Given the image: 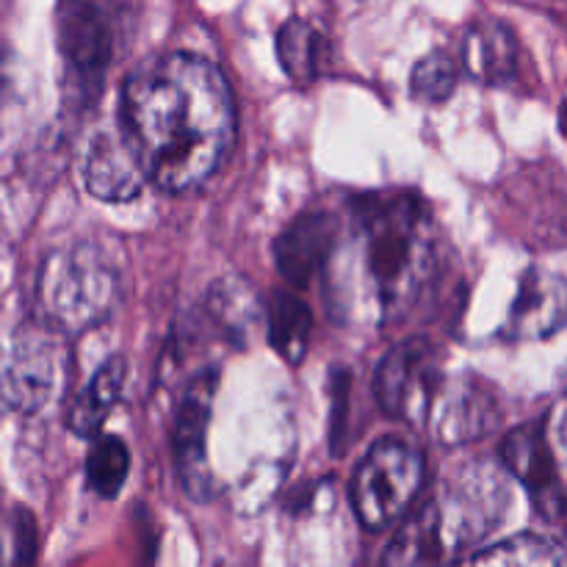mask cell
Instances as JSON below:
<instances>
[{"label":"cell","mask_w":567,"mask_h":567,"mask_svg":"<svg viewBox=\"0 0 567 567\" xmlns=\"http://www.w3.org/2000/svg\"><path fill=\"white\" fill-rule=\"evenodd\" d=\"M120 291V271L100 244L55 249L37 277L39 321L59 336H81L114 313Z\"/></svg>","instance_id":"obj_3"},{"label":"cell","mask_w":567,"mask_h":567,"mask_svg":"<svg viewBox=\"0 0 567 567\" xmlns=\"http://www.w3.org/2000/svg\"><path fill=\"white\" fill-rule=\"evenodd\" d=\"M127 471H131V454L125 443L114 435H94L86 457V485L100 498H116L125 487Z\"/></svg>","instance_id":"obj_20"},{"label":"cell","mask_w":567,"mask_h":567,"mask_svg":"<svg viewBox=\"0 0 567 567\" xmlns=\"http://www.w3.org/2000/svg\"><path fill=\"white\" fill-rule=\"evenodd\" d=\"M266 332L269 343L286 363L297 365L308 358L310 332H313V313L308 305L291 291H275L266 305Z\"/></svg>","instance_id":"obj_18"},{"label":"cell","mask_w":567,"mask_h":567,"mask_svg":"<svg viewBox=\"0 0 567 567\" xmlns=\"http://www.w3.org/2000/svg\"><path fill=\"white\" fill-rule=\"evenodd\" d=\"M127 380V363L125 358H109L97 369V374L92 377L83 393L78 396V402L70 410V430L78 437H94L103 424L109 421L111 410L120 404L122 391H125Z\"/></svg>","instance_id":"obj_16"},{"label":"cell","mask_w":567,"mask_h":567,"mask_svg":"<svg viewBox=\"0 0 567 567\" xmlns=\"http://www.w3.org/2000/svg\"><path fill=\"white\" fill-rule=\"evenodd\" d=\"M460 66L446 50H435V53H426L419 64L413 66V75H410V94H413L419 103L435 105L446 103L449 97L457 89Z\"/></svg>","instance_id":"obj_22"},{"label":"cell","mask_w":567,"mask_h":567,"mask_svg":"<svg viewBox=\"0 0 567 567\" xmlns=\"http://www.w3.org/2000/svg\"><path fill=\"white\" fill-rule=\"evenodd\" d=\"M498 419H502V408H498L496 391L476 377L441 382L430 415H426L435 437L446 446L485 437L498 424Z\"/></svg>","instance_id":"obj_9"},{"label":"cell","mask_w":567,"mask_h":567,"mask_svg":"<svg viewBox=\"0 0 567 567\" xmlns=\"http://www.w3.org/2000/svg\"><path fill=\"white\" fill-rule=\"evenodd\" d=\"M208 313L233 347L244 349L264 321L260 299L241 277H225L208 291Z\"/></svg>","instance_id":"obj_17"},{"label":"cell","mask_w":567,"mask_h":567,"mask_svg":"<svg viewBox=\"0 0 567 567\" xmlns=\"http://www.w3.org/2000/svg\"><path fill=\"white\" fill-rule=\"evenodd\" d=\"M83 183L89 194L105 203H127L138 197L150 183L142 158L120 122L94 133L86 158H83Z\"/></svg>","instance_id":"obj_10"},{"label":"cell","mask_w":567,"mask_h":567,"mask_svg":"<svg viewBox=\"0 0 567 567\" xmlns=\"http://www.w3.org/2000/svg\"><path fill=\"white\" fill-rule=\"evenodd\" d=\"M476 565H565V551L540 535H515L471 557Z\"/></svg>","instance_id":"obj_21"},{"label":"cell","mask_w":567,"mask_h":567,"mask_svg":"<svg viewBox=\"0 0 567 567\" xmlns=\"http://www.w3.org/2000/svg\"><path fill=\"white\" fill-rule=\"evenodd\" d=\"M441 352L430 338H408L382 358L374 393L382 413L404 424H424L441 388Z\"/></svg>","instance_id":"obj_5"},{"label":"cell","mask_w":567,"mask_h":567,"mask_svg":"<svg viewBox=\"0 0 567 567\" xmlns=\"http://www.w3.org/2000/svg\"><path fill=\"white\" fill-rule=\"evenodd\" d=\"M321 53H324V37L302 17H291L277 31V55L291 81L313 83L321 70Z\"/></svg>","instance_id":"obj_19"},{"label":"cell","mask_w":567,"mask_h":567,"mask_svg":"<svg viewBox=\"0 0 567 567\" xmlns=\"http://www.w3.org/2000/svg\"><path fill=\"white\" fill-rule=\"evenodd\" d=\"M349 219L347 236H338L321 271L332 316L343 324H391L435 277L430 205L415 192H369L352 197Z\"/></svg>","instance_id":"obj_2"},{"label":"cell","mask_w":567,"mask_h":567,"mask_svg":"<svg viewBox=\"0 0 567 567\" xmlns=\"http://www.w3.org/2000/svg\"><path fill=\"white\" fill-rule=\"evenodd\" d=\"M424 482V460L410 443L382 437L360 460L352 480V504L369 532H385L413 507Z\"/></svg>","instance_id":"obj_4"},{"label":"cell","mask_w":567,"mask_h":567,"mask_svg":"<svg viewBox=\"0 0 567 567\" xmlns=\"http://www.w3.org/2000/svg\"><path fill=\"white\" fill-rule=\"evenodd\" d=\"M59 349L48 332H28L17 338L9 360L0 369V396L6 410L39 413L59 391Z\"/></svg>","instance_id":"obj_8"},{"label":"cell","mask_w":567,"mask_h":567,"mask_svg":"<svg viewBox=\"0 0 567 567\" xmlns=\"http://www.w3.org/2000/svg\"><path fill=\"white\" fill-rule=\"evenodd\" d=\"M338 236H341V221L332 214H327V210L302 214L277 238V271L291 286H310L324 271Z\"/></svg>","instance_id":"obj_12"},{"label":"cell","mask_w":567,"mask_h":567,"mask_svg":"<svg viewBox=\"0 0 567 567\" xmlns=\"http://www.w3.org/2000/svg\"><path fill=\"white\" fill-rule=\"evenodd\" d=\"M59 33L70 78L81 86V94L89 89V97H94L109 64L111 37L103 11L92 0H64Z\"/></svg>","instance_id":"obj_11"},{"label":"cell","mask_w":567,"mask_h":567,"mask_svg":"<svg viewBox=\"0 0 567 567\" xmlns=\"http://www.w3.org/2000/svg\"><path fill=\"white\" fill-rule=\"evenodd\" d=\"M460 64L485 86H507L518 78L520 66V44L515 31L496 17H480L463 33Z\"/></svg>","instance_id":"obj_14"},{"label":"cell","mask_w":567,"mask_h":567,"mask_svg":"<svg viewBox=\"0 0 567 567\" xmlns=\"http://www.w3.org/2000/svg\"><path fill=\"white\" fill-rule=\"evenodd\" d=\"M565 280L554 271L529 269L518 282L509 305L504 338L507 341H543L565 324Z\"/></svg>","instance_id":"obj_13"},{"label":"cell","mask_w":567,"mask_h":567,"mask_svg":"<svg viewBox=\"0 0 567 567\" xmlns=\"http://www.w3.org/2000/svg\"><path fill=\"white\" fill-rule=\"evenodd\" d=\"M502 460L515 480L526 487L535 502V509L551 524H559L565 515V487L559 465L548 446L546 421L537 419L524 426H515L502 443Z\"/></svg>","instance_id":"obj_7"},{"label":"cell","mask_w":567,"mask_h":567,"mask_svg":"<svg viewBox=\"0 0 567 567\" xmlns=\"http://www.w3.org/2000/svg\"><path fill=\"white\" fill-rule=\"evenodd\" d=\"M120 127L161 192H194L225 164L236 138L227 78L192 53L147 61L122 86Z\"/></svg>","instance_id":"obj_1"},{"label":"cell","mask_w":567,"mask_h":567,"mask_svg":"<svg viewBox=\"0 0 567 567\" xmlns=\"http://www.w3.org/2000/svg\"><path fill=\"white\" fill-rule=\"evenodd\" d=\"M457 554L449 526L443 520L441 504L432 496L430 502L421 504L408 524L396 532L385 551L388 565H432L452 559Z\"/></svg>","instance_id":"obj_15"},{"label":"cell","mask_w":567,"mask_h":567,"mask_svg":"<svg viewBox=\"0 0 567 567\" xmlns=\"http://www.w3.org/2000/svg\"><path fill=\"white\" fill-rule=\"evenodd\" d=\"M216 382H219V371L214 365L194 374L177 399L175 419H172V452H175L177 474H181L183 491L199 504L208 502L214 493L208 468V426Z\"/></svg>","instance_id":"obj_6"}]
</instances>
